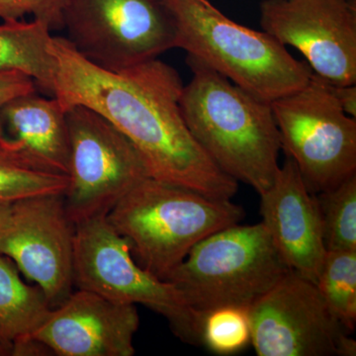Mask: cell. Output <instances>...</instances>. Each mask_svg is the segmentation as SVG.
I'll return each mask as SVG.
<instances>
[{"label": "cell", "mask_w": 356, "mask_h": 356, "mask_svg": "<svg viewBox=\"0 0 356 356\" xmlns=\"http://www.w3.org/2000/svg\"><path fill=\"white\" fill-rule=\"evenodd\" d=\"M54 97L65 111L95 110L131 143L149 175L208 197L232 200L238 181L222 172L196 142L180 107L184 83L159 58L112 72L89 62L67 38L54 37Z\"/></svg>", "instance_id": "cell-1"}, {"label": "cell", "mask_w": 356, "mask_h": 356, "mask_svg": "<svg viewBox=\"0 0 356 356\" xmlns=\"http://www.w3.org/2000/svg\"><path fill=\"white\" fill-rule=\"evenodd\" d=\"M192 77L180 107L187 127L215 165L261 194L270 188L282 147L271 103L187 56Z\"/></svg>", "instance_id": "cell-2"}, {"label": "cell", "mask_w": 356, "mask_h": 356, "mask_svg": "<svg viewBox=\"0 0 356 356\" xmlns=\"http://www.w3.org/2000/svg\"><path fill=\"white\" fill-rule=\"evenodd\" d=\"M245 211L232 200L147 177L107 214L130 245L136 261L165 280L191 248L215 232L243 221Z\"/></svg>", "instance_id": "cell-3"}, {"label": "cell", "mask_w": 356, "mask_h": 356, "mask_svg": "<svg viewBox=\"0 0 356 356\" xmlns=\"http://www.w3.org/2000/svg\"><path fill=\"white\" fill-rule=\"evenodd\" d=\"M175 26V48L232 83L273 102L305 86L313 70L266 32L234 22L208 0H163Z\"/></svg>", "instance_id": "cell-4"}, {"label": "cell", "mask_w": 356, "mask_h": 356, "mask_svg": "<svg viewBox=\"0 0 356 356\" xmlns=\"http://www.w3.org/2000/svg\"><path fill=\"white\" fill-rule=\"evenodd\" d=\"M288 271L261 222H238L196 243L165 280L203 318L221 307L250 308Z\"/></svg>", "instance_id": "cell-5"}, {"label": "cell", "mask_w": 356, "mask_h": 356, "mask_svg": "<svg viewBox=\"0 0 356 356\" xmlns=\"http://www.w3.org/2000/svg\"><path fill=\"white\" fill-rule=\"evenodd\" d=\"M74 285L117 303L147 307L163 316L184 343L201 344L202 317L172 282L159 280L136 261L130 245L106 216L76 224Z\"/></svg>", "instance_id": "cell-6"}, {"label": "cell", "mask_w": 356, "mask_h": 356, "mask_svg": "<svg viewBox=\"0 0 356 356\" xmlns=\"http://www.w3.org/2000/svg\"><path fill=\"white\" fill-rule=\"evenodd\" d=\"M281 147L307 188L320 193L356 173V118L344 113L330 83L317 74L271 102Z\"/></svg>", "instance_id": "cell-7"}, {"label": "cell", "mask_w": 356, "mask_h": 356, "mask_svg": "<svg viewBox=\"0 0 356 356\" xmlns=\"http://www.w3.org/2000/svg\"><path fill=\"white\" fill-rule=\"evenodd\" d=\"M65 115L70 184L64 201L76 225L107 216L115 204L151 175L132 143L102 115L79 104Z\"/></svg>", "instance_id": "cell-8"}, {"label": "cell", "mask_w": 356, "mask_h": 356, "mask_svg": "<svg viewBox=\"0 0 356 356\" xmlns=\"http://www.w3.org/2000/svg\"><path fill=\"white\" fill-rule=\"evenodd\" d=\"M67 41L83 57L118 72L175 48V26L163 0H67Z\"/></svg>", "instance_id": "cell-9"}, {"label": "cell", "mask_w": 356, "mask_h": 356, "mask_svg": "<svg viewBox=\"0 0 356 356\" xmlns=\"http://www.w3.org/2000/svg\"><path fill=\"white\" fill-rule=\"evenodd\" d=\"M250 343L259 356H355L356 343L317 285L294 271L248 308Z\"/></svg>", "instance_id": "cell-10"}, {"label": "cell", "mask_w": 356, "mask_h": 356, "mask_svg": "<svg viewBox=\"0 0 356 356\" xmlns=\"http://www.w3.org/2000/svg\"><path fill=\"white\" fill-rule=\"evenodd\" d=\"M74 231L64 195H44L13 204L0 232V254L41 288L53 309L74 286Z\"/></svg>", "instance_id": "cell-11"}, {"label": "cell", "mask_w": 356, "mask_h": 356, "mask_svg": "<svg viewBox=\"0 0 356 356\" xmlns=\"http://www.w3.org/2000/svg\"><path fill=\"white\" fill-rule=\"evenodd\" d=\"M264 32L301 51L321 79L356 83V6L350 0H264Z\"/></svg>", "instance_id": "cell-12"}, {"label": "cell", "mask_w": 356, "mask_h": 356, "mask_svg": "<svg viewBox=\"0 0 356 356\" xmlns=\"http://www.w3.org/2000/svg\"><path fill=\"white\" fill-rule=\"evenodd\" d=\"M137 307L79 289L51 309L32 339L60 356H132Z\"/></svg>", "instance_id": "cell-13"}, {"label": "cell", "mask_w": 356, "mask_h": 356, "mask_svg": "<svg viewBox=\"0 0 356 356\" xmlns=\"http://www.w3.org/2000/svg\"><path fill=\"white\" fill-rule=\"evenodd\" d=\"M262 224L290 270L317 282L327 250L315 194L288 158L270 188L261 194Z\"/></svg>", "instance_id": "cell-14"}, {"label": "cell", "mask_w": 356, "mask_h": 356, "mask_svg": "<svg viewBox=\"0 0 356 356\" xmlns=\"http://www.w3.org/2000/svg\"><path fill=\"white\" fill-rule=\"evenodd\" d=\"M0 123L4 133L6 130L10 135L8 139L67 175L69 129L67 115L57 98L42 97L36 92L18 96L1 109Z\"/></svg>", "instance_id": "cell-15"}, {"label": "cell", "mask_w": 356, "mask_h": 356, "mask_svg": "<svg viewBox=\"0 0 356 356\" xmlns=\"http://www.w3.org/2000/svg\"><path fill=\"white\" fill-rule=\"evenodd\" d=\"M51 309L41 288L27 284L13 261L0 254V344L10 355L43 353L32 337Z\"/></svg>", "instance_id": "cell-16"}, {"label": "cell", "mask_w": 356, "mask_h": 356, "mask_svg": "<svg viewBox=\"0 0 356 356\" xmlns=\"http://www.w3.org/2000/svg\"><path fill=\"white\" fill-rule=\"evenodd\" d=\"M53 39L42 21H4L0 25V72L24 74L53 95L57 67Z\"/></svg>", "instance_id": "cell-17"}, {"label": "cell", "mask_w": 356, "mask_h": 356, "mask_svg": "<svg viewBox=\"0 0 356 356\" xmlns=\"http://www.w3.org/2000/svg\"><path fill=\"white\" fill-rule=\"evenodd\" d=\"M67 173L44 163L16 140H0V206L44 195H65Z\"/></svg>", "instance_id": "cell-18"}, {"label": "cell", "mask_w": 356, "mask_h": 356, "mask_svg": "<svg viewBox=\"0 0 356 356\" xmlns=\"http://www.w3.org/2000/svg\"><path fill=\"white\" fill-rule=\"evenodd\" d=\"M318 291L346 331L356 324V250H329L317 282Z\"/></svg>", "instance_id": "cell-19"}, {"label": "cell", "mask_w": 356, "mask_h": 356, "mask_svg": "<svg viewBox=\"0 0 356 356\" xmlns=\"http://www.w3.org/2000/svg\"><path fill=\"white\" fill-rule=\"evenodd\" d=\"M315 196L327 252L356 250V173Z\"/></svg>", "instance_id": "cell-20"}, {"label": "cell", "mask_w": 356, "mask_h": 356, "mask_svg": "<svg viewBox=\"0 0 356 356\" xmlns=\"http://www.w3.org/2000/svg\"><path fill=\"white\" fill-rule=\"evenodd\" d=\"M248 309L221 307L208 312L201 322V344L217 355H234L250 343Z\"/></svg>", "instance_id": "cell-21"}, {"label": "cell", "mask_w": 356, "mask_h": 356, "mask_svg": "<svg viewBox=\"0 0 356 356\" xmlns=\"http://www.w3.org/2000/svg\"><path fill=\"white\" fill-rule=\"evenodd\" d=\"M67 0H0V18L3 21L21 20L32 15L42 21L51 31L64 29L63 14Z\"/></svg>", "instance_id": "cell-22"}, {"label": "cell", "mask_w": 356, "mask_h": 356, "mask_svg": "<svg viewBox=\"0 0 356 356\" xmlns=\"http://www.w3.org/2000/svg\"><path fill=\"white\" fill-rule=\"evenodd\" d=\"M36 83L31 77L18 72H0V111L18 96L36 92ZM7 137L0 123V140Z\"/></svg>", "instance_id": "cell-23"}, {"label": "cell", "mask_w": 356, "mask_h": 356, "mask_svg": "<svg viewBox=\"0 0 356 356\" xmlns=\"http://www.w3.org/2000/svg\"><path fill=\"white\" fill-rule=\"evenodd\" d=\"M332 95L337 98L344 113L356 118V88L351 86H337L330 83Z\"/></svg>", "instance_id": "cell-24"}, {"label": "cell", "mask_w": 356, "mask_h": 356, "mask_svg": "<svg viewBox=\"0 0 356 356\" xmlns=\"http://www.w3.org/2000/svg\"><path fill=\"white\" fill-rule=\"evenodd\" d=\"M10 206H0V232L6 226L7 220H8L9 212H10Z\"/></svg>", "instance_id": "cell-25"}, {"label": "cell", "mask_w": 356, "mask_h": 356, "mask_svg": "<svg viewBox=\"0 0 356 356\" xmlns=\"http://www.w3.org/2000/svg\"><path fill=\"white\" fill-rule=\"evenodd\" d=\"M6 355H10V353H9V350H7L6 348H4L2 344H0V356H6Z\"/></svg>", "instance_id": "cell-26"}, {"label": "cell", "mask_w": 356, "mask_h": 356, "mask_svg": "<svg viewBox=\"0 0 356 356\" xmlns=\"http://www.w3.org/2000/svg\"><path fill=\"white\" fill-rule=\"evenodd\" d=\"M350 1H355H355H356V0H350Z\"/></svg>", "instance_id": "cell-27"}]
</instances>
